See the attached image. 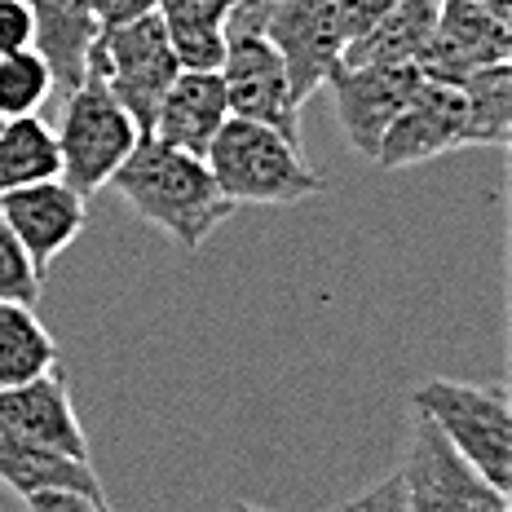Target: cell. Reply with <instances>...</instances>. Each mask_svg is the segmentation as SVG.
Masks as SVG:
<instances>
[{"mask_svg":"<svg viewBox=\"0 0 512 512\" xmlns=\"http://www.w3.org/2000/svg\"><path fill=\"white\" fill-rule=\"evenodd\" d=\"M89 5H93V18H98V31H106V27H124L133 18L151 14L155 0H89Z\"/></svg>","mask_w":512,"mask_h":512,"instance_id":"27","label":"cell"},{"mask_svg":"<svg viewBox=\"0 0 512 512\" xmlns=\"http://www.w3.org/2000/svg\"><path fill=\"white\" fill-rule=\"evenodd\" d=\"M0 221L14 230V239L23 243L31 265L45 274L80 239V230L89 226V199L76 195L62 177H45L31 181V186L5 190L0 195Z\"/></svg>","mask_w":512,"mask_h":512,"instance_id":"12","label":"cell"},{"mask_svg":"<svg viewBox=\"0 0 512 512\" xmlns=\"http://www.w3.org/2000/svg\"><path fill=\"white\" fill-rule=\"evenodd\" d=\"M58 177V142L40 115L0 120V195L31 181Z\"/></svg>","mask_w":512,"mask_h":512,"instance_id":"20","label":"cell"},{"mask_svg":"<svg viewBox=\"0 0 512 512\" xmlns=\"http://www.w3.org/2000/svg\"><path fill=\"white\" fill-rule=\"evenodd\" d=\"M468 124H473V146H495L504 151L512 142V67L508 62H490L460 80Z\"/></svg>","mask_w":512,"mask_h":512,"instance_id":"21","label":"cell"},{"mask_svg":"<svg viewBox=\"0 0 512 512\" xmlns=\"http://www.w3.org/2000/svg\"><path fill=\"white\" fill-rule=\"evenodd\" d=\"M490 9H499V14H512V0H486Z\"/></svg>","mask_w":512,"mask_h":512,"instance_id":"30","label":"cell"},{"mask_svg":"<svg viewBox=\"0 0 512 512\" xmlns=\"http://www.w3.org/2000/svg\"><path fill=\"white\" fill-rule=\"evenodd\" d=\"M415 411L433 420L490 486H512V402L504 384L429 380L415 389Z\"/></svg>","mask_w":512,"mask_h":512,"instance_id":"4","label":"cell"},{"mask_svg":"<svg viewBox=\"0 0 512 512\" xmlns=\"http://www.w3.org/2000/svg\"><path fill=\"white\" fill-rule=\"evenodd\" d=\"M230 512H270V508H256V504H243L239 499V504H230Z\"/></svg>","mask_w":512,"mask_h":512,"instance_id":"29","label":"cell"},{"mask_svg":"<svg viewBox=\"0 0 512 512\" xmlns=\"http://www.w3.org/2000/svg\"><path fill=\"white\" fill-rule=\"evenodd\" d=\"M31 40H36V23L27 0H0V53L31 49Z\"/></svg>","mask_w":512,"mask_h":512,"instance_id":"24","label":"cell"},{"mask_svg":"<svg viewBox=\"0 0 512 512\" xmlns=\"http://www.w3.org/2000/svg\"><path fill=\"white\" fill-rule=\"evenodd\" d=\"M27 512H111L102 495H84V490H31Z\"/></svg>","mask_w":512,"mask_h":512,"instance_id":"25","label":"cell"},{"mask_svg":"<svg viewBox=\"0 0 512 512\" xmlns=\"http://www.w3.org/2000/svg\"><path fill=\"white\" fill-rule=\"evenodd\" d=\"M261 31L279 49L296 102L323 89L349 45L340 0H261Z\"/></svg>","mask_w":512,"mask_h":512,"instance_id":"8","label":"cell"},{"mask_svg":"<svg viewBox=\"0 0 512 512\" xmlns=\"http://www.w3.org/2000/svg\"><path fill=\"white\" fill-rule=\"evenodd\" d=\"M230 120V102H226V84L217 71H177V80L168 84V93L159 98L151 137H159L164 146L190 155H208L212 137L221 133V124Z\"/></svg>","mask_w":512,"mask_h":512,"instance_id":"14","label":"cell"},{"mask_svg":"<svg viewBox=\"0 0 512 512\" xmlns=\"http://www.w3.org/2000/svg\"><path fill=\"white\" fill-rule=\"evenodd\" d=\"M420 80L424 71L415 62H336L332 67L327 89L336 98V120L362 159H376L384 128L398 120Z\"/></svg>","mask_w":512,"mask_h":512,"instance_id":"9","label":"cell"},{"mask_svg":"<svg viewBox=\"0 0 512 512\" xmlns=\"http://www.w3.org/2000/svg\"><path fill=\"white\" fill-rule=\"evenodd\" d=\"M111 190L142 221L164 230L181 252H199L208 234L234 212V204L212 181L204 155L164 146L151 133L137 137L133 155L115 168Z\"/></svg>","mask_w":512,"mask_h":512,"instance_id":"1","label":"cell"},{"mask_svg":"<svg viewBox=\"0 0 512 512\" xmlns=\"http://www.w3.org/2000/svg\"><path fill=\"white\" fill-rule=\"evenodd\" d=\"M58 367V340L36 318V305L0 301V389L45 376Z\"/></svg>","mask_w":512,"mask_h":512,"instance_id":"19","label":"cell"},{"mask_svg":"<svg viewBox=\"0 0 512 512\" xmlns=\"http://www.w3.org/2000/svg\"><path fill=\"white\" fill-rule=\"evenodd\" d=\"M508 49H512L508 14L490 9L486 0H442L420 71L429 80L460 84L464 76L490 67V62H508Z\"/></svg>","mask_w":512,"mask_h":512,"instance_id":"11","label":"cell"},{"mask_svg":"<svg viewBox=\"0 0 512 512\" xmlns=\"http://www.w3.org/2000/svg\"><path fill=\"white\" fill-rule=\"evenodd\" d=\"M40 292H45V274L31 265V256L23 252V243L14 239V230L0 221V301L36 305Z\"/></svg>","mask_w":512,"mask_h":512,"instance_id":"23","label":"cell"},{"mask_svg":"<svg viewBox=\"0 0 512 512\" xmlns=\"http://www.w3.org/2000/svg\"><path fill=\"white\" fill-rule=\"evenodd\" d=\"M398 482L411 512H508V490L490 486L420 411L411 420V442Z\"/></svg>","mask_w":512,"mask_h":512,"instance_id":"6","label":"cell"},{"mask_svg":"<svg viewBox=\"0 0 512 512\" xmlns=\"http://www.w3.org/2000/svg\"><path fill=\"white\" fill-rule=\"evenodd\" d=\"M217 76L226 84L230 115L270 124L274 133L301 146V102H296L292 76H287L279 49L265 40V31L226 27V53H221Z\"/></svg>","mask_w":512,"mask_h":512,"instance_id":"7","label":"cell"},{"mask_svg":"<svg viewBox=\"0 0 512 512\" xmlns=\"http://www.w3.org/2000/svg\"><path fill=\"white\" fill-rule=\"evenodd\" d=\"M239 0H155L177 62L186 71H217L226 53V23Z\"/></svg>","mask_w":512,"mask_h":512,"instance_id":"18","label":"cell"},{"mask_svg":"<svg viewBox=\"0 0 512 512\" xmlns=\"http://www.w3.org/2000/svg\"><path fill=\"white\" fill-rule=\"evenodd\" d=\"M437 5L442 0H393L362 36L349 40L340 62H415L420 67L437 27Z\"/></svg>","mask_w":512,"mask_h":512,"instance_id":"17","label":"cell"},{"mask_svg":"<svg viewBox=\"0 0 512 512\" xmlns=\"http://www.w3.org/2000/svg\"><path fill=\"white\" fill-rule=\"evenodd\" d=\"M460 146H473V124H468L464 89L451 80H420L411 102L398 111V120L384 128L376 146L380 168H411L429 164L437 155H451Z\"/></svg>","mask_w":512,"mask_h":512,"instance_id":"10","label":"cell"},{"mask_svg":"<svg viewBox=\"0 0 512 512\" xmlns=\"http://www.w3.org/2000/svg\"><path fill=\"white\" fill-rule=\"evenodd\" d=\"M89 71L115 93V102L133 115V124L142 133H151L159 98L177 80L181 62L173 45H168V31L159 23V14L151 9V14L133 18L124 27L98 31V40L89 49Z\"/></svg>","mask_w":512,"mask_h":512,"instance_id":"5","label":"cell"},{"mask_svg":"<svg viewBox=\"0 0 512 512\" xmlns=\"http://www.w3.org/2000/svg\"><path fill=\"white\" fill-rule=\"evenodd\" d=\"M336 512H411V508H407V495H402L398 473H393V477H384L380 486L362 490L354 504H345V508H336Z\"/></svg>","mask_w":512,"mask_h":512,"instance_id":"26","label":"cell"},{"mask_svg":"<svg viewBox=\"0 0 512 512\" xmlns=\"http://www.w3.org/2000/svg\"><path fill=\"white\" fill-rule=\"evenodd\" d=\"M0 420L53 455H67V460H76V464H93L89 433H84V424L76 415L71 384H67V371L62 367H49L45 376L23 380V384H14V389H0Z\"/></svg>","mask_w":512,"mask_h":512,"instance_id":"13","label":"cell"},{"mask_svg":"<svg viewBox=\"0 0 512 512\" xmlns=\"http://www.w3.org/2000/svg\"><path fill=\"white\" fill-rule=\"evenodd\" d=\"M217 190L239 204H301L323 195V177L305 164L301 146L274 133L270 124L230 115L204 155Z\"/></svg>","mask_w":512,"mask_h":512,"instance_id":"2","label":"cell"},{"mask_svg":"<svg viewBox=\"0 0 512 512\" xmlns=\"http://www.w3.org/2000/svg\"><path fill=\"white\" fill-rule=\"evenodd\" d=\"M142 128L133 124V115L115 102V93L84 71V80L76 89H67L62 102V120H58V177L67 181L76 195L93 199L102 186H111L115 168L133 155Z\"/></svg>","mask_w":512,"mask_h":512,"instance_id":"3","label":"cell"},{"mask_svg":"<svg viewBox=\"0 0 512 512\" xmlns=\"http://www.w3.org/2000/svg\"><path fill=\"white\" fill-rule=\"evenodd\" d=\"M53 93V71L36 49L0 53V120L36 115Z\"/></svg>","mask_w":512,"mask_h":512,"instance_id":"22","label":"cell"},{"mask_svg":"<svg viewBox=\"0 0 512 512\" xmlns=\"http://www.w3.org/2000/svg\"><path fill=\"white\" fill-rule=\"evenodd\" d=\"M36 40L31 49L49 62L53 89H76L89 71V49L98 40V18L89 0H27Z\"/></svg>","mask_w":512,"mask_h":512,"instance_id":"15","label":"cell"},{"mask_svg":"<svg viewBox=\"0 0 512 512\" xmlns=\"http://www.w3.org/2000/svg\"><path fill=\"white\" fill-rule=\"evenodd\" d=\"M393 0H340V14H345V31H349V40L354 36H362L376 18L389 9Z\"/></svg>","mask_w":512,"mask_h":512,"instance_id":"28","label":"cell"},{"mask_svg":"<svg viewBox=\"0 0 512 512\" xmlns=\"http://www.w3.org/2000/svg\"><path fill=\"white\" fill-rule=\"evenodd\" d=\"M0 486L23 499L31 490H84V495H102L93 464H76L67 455H53L45 446L27 442L5 420H0Z\"/></svg>","mask_w":512,"mask_h":512,"instance_id":"16","label":"cell"}]
</instances>
